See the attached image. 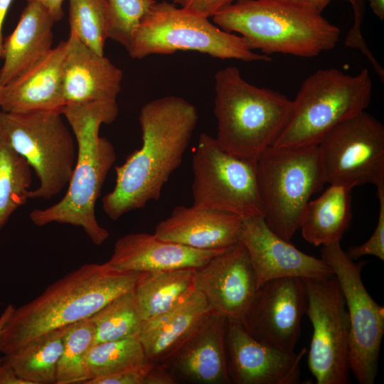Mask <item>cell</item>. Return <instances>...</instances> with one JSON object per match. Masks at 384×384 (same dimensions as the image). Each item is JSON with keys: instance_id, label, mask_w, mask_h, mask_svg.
<instances>
[{"instance_id": "obj_8", "label": "cell", "mask_w": 384, "mask_h": 384, "mask_svg": "<svg viewBox=\"0 0 384 384\" xmlns=\"http://www.w3.org/2000/svg\"><path fill=\"white\" fill-rule=\"evenodd\" d=\"M267 225L290 242L310 198L326 183L316 146L265 150L256 160Z\"/></svg>"}, {"instance_id": "obj_38", "label": "cell", "mask_w": 384, "mask_h": 384, "mask_svg": "<svg viewBox=\"0 0 384 384\" xmlns=\"http://www.w3.org/2000/svg\"><path fill=\"white\" fill-rule=\"evenodd\" d=\"M26 1H36L44 6L51 14L55 22L61 20L63 16L62 4L64 0H26Z\"/></svg>"}, {"instance_id": "obj_15", "label": "cell", "mask_w": 384, "mask_h": 384, "mask_svg": "<svg viewBox=\"0 0 384 384\" xmlns=\"http://www.w3.org/2000/svg\"><path fill=\"white\" fill-rule=\"evenodd\" d=\"M195 285L212 311L241 321L258 289L242 243L238 241L196 268Z\"/></svg>"}, {"instance_id": "obj_21", "label": "cell", "mask_w": 384, "mask_h": 384, "mask_svg": "<svg viewBox=\"0 0 384 384\" xmlns=\"http://www.w3.org/2000/svg\"><path fill=\"white\" fill-rule=\"evenodd\" d=\"M67 41H60L25 73L4 86L1 110L11 113L54 111L61 113L63 65Z\"/></svg>"}, {"instance_id": "obj_5", "label": "cell", "mask_w": 384, "mask_h": 384, "mask_svg": "<svg viewBox=\"0 0 384 384\" xmlns=\"http://www.w3.org/2000/svg\"><path fill=\"white\" fill-rule=\"evenodd\" d=\"M214 90L215 139L224 151L241 158L257 160L274 144L293 114L292 100L250 84L234 66L215 73Z\"/></svg>"}, {"instance_id": "obj_18", "label": "cell", "mask_w": 384, "mask_h": 384, "mask_svg": "<svg viewBox=\"0 0 384 384\" xmlns=\"http://www.w3.org/2000/svg\"><path fill=\"white\" fill-rule=\"evenodd\" d=\"M227 325L225 316L211 311L188 339L160 364L176 382L230 383L225 351Z\"/></svg>"}, {"instance_id": "obj_29", "label": "cell", "mask_w": 384, "mask_h": 384, "mask_svg": "<svg viewBox=\"0 0 384 384\" xmlns=\"http://www.w3.org/2000/svg\"><path fill=\"white\" fill-rule=\"evenodd\" d=\"M89 319L95 330V344L138 338L144 322L134 289L117 297Z\"/></svg>"}, {"instance_id": "obj_9", "label": "cell", "mask_w": 384, "mask_h": 384, "mask_svg": "<svg viewBox=\"0 0 384 384\" xmlns=\"http://www.w3.org/2000/svg\"><path fill=\"white\" fill-rule=\"evenodd\" d=\"M61 115L54 111L0 110V132L38 178V186L31 190V199L50 200L70 181L77 147L73 133Z\"/></svg>"}, {"instance_id": "obj_31", "label": "cell", "mask_w": 384, "mask_h": 384, "mask_svg": "<svg viewBox=\"0 0 384 384\" xmlns=\"http://www.w3.org/2000/svg\"><path fill=\"white\" fill-rule=\"evenodd\" d=\"M95 330L89 318L68 326L56 370L55 384H84L90 379L86 358L95 344Z\"/></svg>"}, {"instance_id": "obj_7", "label": "cell", "mask_w": 384, "mask_h": 384, "mask_svg": "<svg viewBox=\"0 0 384 384\" xmlns=\"http://www.w3.org/2000/svg\"><path fill=\"white\" fill-rule=\"evenodd\" d=\"M208 18L174 3L156 1L134 31L128 53L132 58L142 59L193 50L222 60H272L255 53L241 36L222 30Z\"/></svg>"}, {"instance_id": "obj_37", "label": "cell", "mask_w": 384, "mask_h": 384, "mask_svg": "<svg viewBox=\"0 0 384 384\" xmlns=\"http://www.w3.org/2000/svg\"><path fill=\"white\" fill-rule=\"evenodd\" d=\"M0 384H28L17 375L14 370L0 359Z\"/></svg>"}, {"instance_id": "obj_13", "label": "cell", "mask_w": 384, "mask_h": 384, "mask_svg": "<svg viewBox=\"0 0 384 384\" xmlns=\"http://www.w3.org/2000/svg\"><path fill=\"white\" fill-rule=\"evenodd\" d=\"M317 146L326 183L384 184V126L366 111L338 124Z\"/></svg>"}, {"instance_id": "obj_20", "label": "cell", "mask_w": 384, "mask_h": 384, "mask_svg": "<svg viewBox=\"0 0 384 384\" xmlns=\"http://www.w3.org/2000/svg\"><path fill=\"white\" fill-rule=\"evenodd\" d=\"M63 65V95L67 104L116 101L123 73L70 32Z\"/></svg>"}, {"instance_id": "obj_6", "label": "cell", "mask_w": 384, "mask_h": 384, "mask_svg": "<svg viewBox=\"0 0 384 384\" xmlns=\"http://www.w3.org/2000/svg\"><path fill=\"white\" fill-rule=\"evenodd\" d=\"M373 84L368 69L355 75L336 68L319 69L302 82L293 101L292 116L272 146H316L340 122L370 105Z\"/></svg>"}, {"instance_id": "obj_28", "label": "cell", "mask_w": 384, "mask_h": 384, "mask_svg": "<svg viewBox=\"0 0 384 384\" xmlns=\"http://www.w3.org/2000/svg\"><path fill=\"white\" fill-rule=\"evenodd\" d=\"M31 168L0 132V232L30 199Z\"/></svg>"}, {"instance_id": "obj_11", "label": "cell", "mask_w": 384, "mask_h": 384, "mask_svg": "<svg viewBox=\"0 0 384 384\" xmlns=\"http://www.w3.org/2000/svg\"><path fill=\"white\" fill-rule=\"evenodd\" d=\"M321 258L332 269L343 292L349 319L348 366L360 384H373L384 334V308L366 290L361 270L340 242L323 245Z\"/></svg>"}, {"instance_id": "obj_30", "label": "cell", "mask_w": 384, "mask_h": 384, "mask_svg": "<svg viewBox=\"0 0 384 384\" xmlns=\"http://www.w3.org/2000/svg\"><path fill=\"white\" fill-rule=\"evenodd\" d=\"M148 362L137 337L96 343L89 350L86 358L90 379L136 369Z\"/></svg>"}, {"instance_id": "obj_14", "label": "cell", "mask_w": 384, "mask_h": 384, "mask_svg": "<svg viewBox=\"0 0 384 384\" xmlns=\"http://www.w3.org/2000/svg\"><path fill=\"white\" fill-rule=\"evenodd\" d=\"M306 304L302 278L272 279L258 287L240 323L259 342L282 351H294Z\"/></svg>"}, {"instance_id": "obj_2", "label": "cell", "mask_w": 384, "mask_h": 384, "mask_svg": "<svg viewBox=\"0 0 384 384\" xmlns=\"http://www.w3.org/2000/svg\"><path fill=\"white\" fill-rule=\"evenodd\" d=\"M61 114L76 141L75 166L64 196L48 208L32 210L29 218L39 227L52 223L80 227L94 245H100L109 232L98 223L95 205L117 154L112 144L99 132L102 124L117 119L119 107L116 101L70 103Z\"/></svg>"}, {"instance_id": "obj_44", "label": "cell", "mask_w": 384, "mask_h": 384, "mask_svg": "<svg viewBox=\"0 0 384 384\" xmlns=\"http://www.w3.org/2000/svg\"><path fill=\"white\" fill-rule=\"evenodd\" d=\"M289 1H297V2H306V0H285Z\"/></svg>"}, {"instance_id": "obj_10", "label": "cell", "mask_w": 384, "mask_h": 384, "mask_svg": "<svg viewBox=\"0 0 384 384\" xmlns=\"http://www.w3.org/2000/svg\"><path fill=\"white\" fill-rule=\"evenodd\" d=\"M193 206L233 213L242 218L263 216L256 160L224 151L202 133L192 157Z\"/></svg>"}, {"instance_id": "obj_27", "label": "cell", "mask_w": 384, "mask_h": 384, "mask_svg": "<svg viewBox=\"0 0 384 384\" xmlns=\"http://www.w3.org/2000/svg\"><path fill=\"white\" fill-rule=\"evenodd\" d=\"M68 326L36 337L15 351L4 355L1 361L28 384H55L57 366Z\"/></svg>"}, {"instance_id": "obj_17", "label": "cell", "mask_w": 384, "mask_h": 384, "mask_svg": "<svg viewBox=\"0 0 384 384\" xmlns=\"http://www.w3.org/2000/svg\"><path fill=\"white\" fill-rule=\"evenodd\" d=\"M239 241L247 250L257 287L277 278H318L334 274L324 260L302 252L273 232L263 216L242 218Z\"/></svg>"}, {"instance_id": "obj_43", "label": "cell", "mask_w": 384, "mask_h": 384, "mask_svg": "<svg viewBox=\"0 0 384 384\" xmlns=\"http://www.w3.org/2000/svg\"><path fill=\"white\" fill-rule=\"evenodd\" d=\"M3 96H4V86L0 82V106L2 102Z\"/></svg>"}, {"instance_id": "obj_3", "label": "cell", "mask_w": 384, "mask_h": 384, "mask_svg": "<svg viewBox=\"0 0 384 384\" xmlns=\"http://www.w3.org/2000/svg\"><path fill=\"white\" fill-rule=\"evenodd\" d=\"M145 274L117 271L107 262L81 265L32 301L14 307L2 330L0 353H11L46 332L90 317L133 289Z\"/></svg>"}, {"instance_id": "obj_16", "label": "cell", "mask_w": 384, "mask_h": 384, "mask_svg": "<svg viewBox=\"0 0 384 384\" xmlns=\"http://www.w3.org/2000/svg\"><path fill=\"white\" fill-rule=\"evenodd\" d=\"M226 366L230 383L297 384L306 348L297 353L263 344L240 321L228 319L225 336Z\"/></svg>"}, {"instance_id": "obj_32", "label": "cell", "mask_w": 384, "mask_h": 384, "mask_svg": "<svg viewBox=\"0 0 384 384\" xmlns=\"http://www.w3.org/2000/svg\"><path fill=\"white\" fill-rule=\"evenodd\" d=\"M70 32L99 55H104L108 38L105 0H69Z\"/></svg>"}, {"instance_id": "obj_41", "label": "cell", "mask_w": 384, "mask_h": 384, "mask_svg": "<svg viewBox=\"0 0 384 384\" xmlns=\"http://www.w3.org/2000/svg\"><path fill=\"white\" fill-rule=\"evenodd\" d=\"M14 307L13 304H9L0 315V341L3 328L10 317Z\"/></svg>"}, {"instance_id": "obj_36", "label": "cell", "mask_w": 384, "mask_h": 384, "mask_svg": "<svg viewBox=\"0 0 384 384\" xmlns=\"http://www.w3.org/2000/svg\"><path fill=\"white\" fill-rule=\"evenodd\" d=\"M175 4L209 18L238 0H172Z\"/></svg>"}, {"instance_id": "obj_4", "label": "cell", "mask_w": 384, "mask_h": 384, "mask_svg": "<svg viewBox=\"0 0 384 384\" xmlns=\"http://www.w3.org/2000/svg\"><path fill=\"white\" fill-rule=\"evenodd\" d=\"M213 21L267 55L314 57L333 49L341 33L307 2L285 0H238L215 14Z\"/></svg>"}, {"instance_id": "obj_40", "label": "cell", "mask_w": 384, "mask_h": 384, "mask_svg": "<svg viewBox=\"0 0 384 384\" xmlns=\"http://www.w3.org/2000/svg\"><path fill=\"white\" fill-rule=\"evenodd\" d=\"M368 1L373 13L381 21L384 19V0H365Z\"/></svg>"}, {"instance_id": "obj_33", "label": "cell", "mask_w": 384, "mask_h": 384, "mask_svg": "<svg viewBox=\"0 0 384 384\" xmlns=\"http://www.w3.org/2000/svg\"><path fill=\"white\" fill-rule=\"evenodd\" d=\"M108 16L107 37L127 49L141 20L155 0H105Z\"/></svg>"}, {"instance_id": "obj_42", "label": "cell", "mask_w": 384, "mask_h": 384, "mask_svg": "<svg viewBox=\"0 0 384 384\" xmlns=\"http://www.w3.org/2000/svg\"><path fill=\"white\" fill-rule=\"evenodd\" d=\"M331 0H306V2L314 6L320 13L326 8ZM353 3V0H345Z\"/></svg>"}, {"instance_id": "obj_12", "label": "cell", "mask_w": 384, "mask_h": 384, "mask_svg": "<svg viewBox=\"0 0 384 384\" xmlns=\"http://www.w3.org/2000/svg\"><path fill=\"white\" fill-rule=\"evenodd\" d=\"M303 280L313 326L309 368L317 384H348L349 319L338 281L334 274Z\"/></svg>"}, {"instance_id": "obj_35", "label": "cell", "mask_w": 384, "mask_h": 384, "mask_svg": "<svg viewBox=\"0 0 384 384\" xmlns=\"http://www.w3.org/2000/svg\"><path fill=\"white\" fill-rule=\"evenodd\" d=\"M154 363L132 370L92 378L84 384H146L147 374Z\"/></svg>"}, {"instance_id": "obj_24", "label": "cell", "mask_w": 384, "mask_h": 384, "mask_svg": "<svg viewBox=\"0 0 384 384\" xmlns=\"http://www.w3.org/2000/svg\"><path fill=\"white\" fill-rule=\"evenodd\" d=\"M212 310L197 289L184 302L143 322L138 338L147 359L161 363L169 358L202 324Z\"/></svg>"}, {"instance_id": "obj_26", "label": "cell", "mask_w": 384, "mask_h": 384, "mask_svg": "<svg viewBox=\"0 0 384 384\" xmlns=\"http://www.w3.org/2000/svg\"><path fill=\"white\" fill-rule=\"evenodd\" d=\"M196 268H180L146 273L134 292L144 321L178 306L196 290Z\"/></svg>"}, {"instance_id": "obj_1", "label": "cell", "mask_w": 384, "mask_h": 384, "mask_svg": "<svg viewBox=\"0 0 384 384\" xmlns=\"http://www.w3.org/2000/svg\"><path fill=\"white\" fill-rule=\"evenodd\" d=\"M198 119L195 106L178 96L157 98L142 107V145L114 168L115 185L102 200L108 218L118 220L159 199L164 186L181 164Z\"/></svg>"}, {"instance_id": "obj_19", "label": "cell", "mask_w": 384, "mask_h": 384, "mask_svg": "<svg viewBox=\"0 0 384 384\" xmlns=\"http://www.w3.org/2000/svg\"><path fill=\"white\" fill-rule=\"evenodd\" d=\"M221 250H201L166 241L154 233H134L119 238L107 264L120 272L150 273L198 268Z\"/></svg>"}, {"instance_id": "obj_34", "label": "cell", "mask_w": 384, "mask_h": 384, "mask_svg": "<svg viewBox=\"0 0 384 384\" xmlns=\"http://www.w3.org/2000/svg\"><path fill=\"white\" fill-rule=\"evenodd\" d=\"M379 201L378 223L372 235L364 243L351 246L346 251L353 260L366 256L372 255L384 260V184L376 187Z\"/></svg>"}, {"instance_id": "obj_23", "label": "cell", "mask_w": 384, "mask_h": 384, "mask_svg": "<svg viewBox=\"0 0 384 384\" xmlns=\"http://www.w3.org/2000/svg\"><path fill=\"white\" fill-rule=\"evenodd\" d=\"M54 23L44 6L27 1L15 29L4 39V62L0 70L3 86L25 73L51 50Z\"/></svg>"}, {"instance_id": "obj_22", "label": "cell", "mask_w": 384, "mask_h": 384, "mask_svg": "<svg viewBox=\"0 0 384 384\" xmlns=\"http://www.w3.org/2000/svg\"><path fill=\"white\" fill-rule=\"evenodd\" d=\"M242 218L206 208L180 206L156 226L161 240L201 250L225 249L239 241Z\"/></svg>"}, {"instance_id": "obj_25", "label": "cell", "mask_w": 384, "mask_h": 384, "mask_svg": "<svg viewBox=\"0 0 384 384\" xmlns=\"http://www.w3.org/2000/svg\"><path fill=\"white\" fill-rule=\"evenodd\" d=\"M351 190L329 184L319 198L307 203L299 227L306 241L314 246L340 242L352 218Z\"/></svg>"}, {"instance_id": "obj_39", "label": "cell", "mask_w": 384, "mask_h": 384, "mask_svg": "<svg viewBox=\"0 0 384 384\" xmlns=\"http://www.w3.org/2000/svg\"><path fill=\"white\" fill-rule=\"evenodd\" d=\"M13 0H0V58L3 56V36L2 27L6 14L10 8Z\"/></svg>"}]
</instances>
